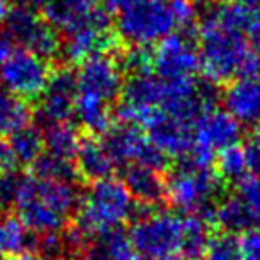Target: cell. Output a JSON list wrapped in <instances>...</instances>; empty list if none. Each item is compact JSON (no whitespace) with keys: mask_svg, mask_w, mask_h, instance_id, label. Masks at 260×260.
I'll return each instance as SVG.
<instances>
[{"mask_svg":"<svg viewBox=\"0 0 260 260\" xmlns=\"http://www.w3.org/2000/svg\"><path fill=\"white\" fill-rule=\"evenodd\" d=\"M76 83L78 96L113 106L122 96L124 89V68L120 58L113 53H101L87 58L76 69Z\"/></svg>","mask_w":260,"mask_h":260,"instance_id":"30bf717a","label":"cell"},{"mask_svg":"<svg viewBox=\"0 0 260 260\" xmlns=\"http://www.w3.org/2000/svg\"><path fill=\"white\" fill-rule=\"evenodd\" d=\"M75 168L78 179L90 182H100L110 179L115 170V163L110 157L105 144L98 137H82L78 145V151L75 156Z\"/></svg>","mask_w":260,"mask_h":260,"instance_id":"e0dca14e","label":"cell"},{"mask_svg":"<svg viewBox=\"0 0 260 260\" xmlns=\"http://www.w3.org/2000/svg\"><path fill=\"white\" fill-rule=\"evenodd\" d=\"M234 195L243 202L253 219L255 229H260V175H248L237 182Z\"/></svg>","mask_w":260,"mask_h":260,"instance_id":"f546056e","label":"cell"},{"mask_svg":"<svg viewBox=\"0 0 260 260\" xmlns=\"http://www.w3.org/2000/svg\"><path fill=\"white\" fill-rule=\"evenodd\" d=\"M202 260H241L239 243L236 236L214 234L204 251Z\"/></svg>","mask_w":260,"mask_h":260,"instance_id":"1f68e13d","label":"cell"},{"mask_svg":"<svg viewBox=\"0 0 260 260\" xmlns=\"http://www.w3.org/2000/svg\"><path fill=\"white\" fill-rule=\"evenodd\" d=\"M200 2H204L209 7H218V6H223V4H226V0H200Z\"/></svg>","mask_w":260,"mask_h":260,"instance_id":"74e56055","label":"cell"},{"mask_svg":"<svg viewBox=\"0 0 260 260\" xmlns=\"http://www.w3.org/2000/svg\"><path fill=\"white\" fill-rule=\"evenodd\" d=\"M212 219L202 214L182 216V234H181V253L184 258L195 260L202 258L209 241L212 239Z\"/></svg>","mask_w":260,"mask_h":260,"instance_id":"44dd1931","label":"cell"},{"mask_svg":"<svg viewBox=\"0 0 260 260\" xmlns=\"http://www.w3.org/2000/svg\"><path fill=\"white\" fill-rule=\"evenodd\" d=\"M9 2H11V0H9Z\"/></svg>","mask_w":260,"mask_h":260,"instance_id":"ee69618b","label":"cell"},{"mask_svg":"<svg viewBox=\"0 0 260 260\" xmlns=\"http://www.w3.org/2000/svg\"><path fill=\"white\" fill-rule=\"evenodd\" d=\"M43 135H45V152L75 161L80 140H82L78 127L75 124H53V126H48L46 129H43Z\"/></svg>","mask_w":260,"mask_h":260,"instance_id":"484cf974","label":"cell"},{"mask_svg":"<svg viewBox=\"0 0 260 260\" xmlns=\"http://www.w3.org/2000/svg\"><path fill=\"white\" fill-rule=\"evenodd\" d=\"M75 117L78 126L83 127L90 137L105 135L112 127V106L101 103V101L90 100L85 96L76 98Z\"/></svg>","mask_w":260,"mask_h":260,"instance_id":"d4e9b609","label":"cell"},{"mask_svg":"<svg viewBox=\"0 0 260 260\" xmlns=\"http://www.w3.org/2000/svg\"><path fill=\"white\" fill-rule=\"evenodd\" d=\"M221 100L225 112L241 126H260V75L232 80Z\"/></svg>","mask_w":260,"mask_h":260,"instance_id":"9a60e30c","label":"cell"},{"mask_svg":"<svg viewBox=\"0 0 260 260\" xmlns=\"http://www.w3.org/2000/svg\"><path fill=\"white\" fill-rule=\"evenodd\" d=\"M218 177L223 182H239L250 175V161H248L246 145L239 144L226 151L219 152L214 167Z\"/></svg>","mask_w":260,"mask_h":260,"instance_id":"83f0119b","label":"cell"},{"mask_svg":"<svg viewBox=\"0 0 260 260\" xmlns=\"http://www.w3.org/2000/svg\"><path fill=\"white\" fill-rule=\"evenodd\" d=\"M53 68L48 60L27 50L16 48L0 62V83L4 90L27 101H38L45 92Z\"/></svg>","mask_w":260,"mask_h":260,"instance_id":"ba28073f","label":"cell"},{"mask_svg":"<svg viewBox=\"0 0 260 260\" xmlns=\"http://www.w3.org/2000/svg\"><path fill=\"white\" fill-rule=\"evenodd\" d=\"M18 260H43V258H41V257H38V255H36V253H32V251H30V253H25V255H21V257L18 258Z\"/></svg>","mask_w":260,"mask_h":260,"instance_id":"f35d334b","label":"cell"},{"mask_svg":"<svg viewBox=\"0 0 260 260\" xmlns=\"http://www.w3.org/2000/svg\"><path fill=\"white\" fill-rule=\"evenodd\" d=\"M165 182L170 206L186 214H202L212 219L223 186L214 167H204L186 156L172 168Z\"/></svg>","mask_w":260,"mask_h":260,"instance_id":"277c9868","label":"cell"},{"mask_svg":"<svg viewBox=\"0 0 260 260\" xmlns=\"http://www.w3.org/2000/svg\"><path fill=\"white\" fill-rule=\"evenodd\" d=\"M85 260H138L129 234L122 229L108 230L92 237L85 251Z\"/></svg>","mask_w":260,"mask_h":260,"instance_id":"ffe728a7","label":"cell"},{"mask_svg":"<svg viewBox=\"0 0 260 260\" xmlns=\"http://www.w3.org/2000/svg\"><path fill=\"white\" fill-rule=\"evenodd\" d=\"M53 0H21V4H25L27 7H30V9H34V11H45L46 7L52 4Z\"/></svg>","mask_w":260,"mask_h":260,"instance_id":"d590c367","label":"cell"},{"mask_svg":"<svg viewBox=\"0 0 260 260\" xmlns=\"http://www.w3.org/2000/svg\"><path fill=\"white\" fill-rule=\"evenodd\" d=\"M103 144L110 157L117 165H145L161 172L168 167V157L152 145L145 131L138 126L126 122L112 124L103 135Z\"/></svg>","mask_w":260,"mask_h":260,"instance_id":"9c48e42d","label":"cell"},{"mask_svg":"<svg viewBox=\"0 0 260 260\" xmlns=\"http://www.w3.org/2000/svg\"><path fill=\"white\" fill-rule=\"evenodd\" d=\"M152 73L163 80L195 78L200 69L197 41L184 32H174L151 52Z\"/></svg>","mask_w":260,"mask_h":260,"instance_id":"7c38bea8","label":"cell"},{"mask_svg":"<svg viewBox=\"0 0 260 260\" xmlns=\"http://www.w3.org/2000/svg\"><path fill=\"white\" fill-rule=\"evenodd\" d=\"M76 98H78V83H76L75 69L62 66L53 68L45 92L38 100L32 110V122L41 129L60 122H69L75 117Z\"/></svg>","mask_w":260,"mask_h":260,"instance_id":"8fae6325","label":"cell"},{"mask_svg":"<svg viewBox=\"0 0 260 260\" xmlns=\"http://www.w3.org/2000/svg\"><path fill=\"white\" fill-rule=\"evenodd\" d=\"M135 214V200L124 182L110 177L90 184L87 193H83L75 225L92 239L108 230L120 229Z\"/></svg>","mask_w":260,"mask_h":260,"instance_id":"3957f363","label":"cell"},{"mask_svg":"<svg viewBox=\"0 0 260 260\" xmlns=\"http://www.w3.org/2000/svg\"><path fill=\"white\" fill-rule=\"evenodd\" d=\"M11 6H13V4H11L9 0H0V25L6 21L7 14H9V11H11Z\"/></svg>","mask_w":260,"mask_h":260,"instance_id":"8d00e7d4","label":"cell"},{"mask_svg":"<svg viewBox=\"0 0 260 260\" xmlns=\"http://www.w3.org/2000/svg\"><path fill=\"white\" fill-rule=\"evenodd\" d=\"M34 191L46 206L53 209L57 214H60L68 221L73 216H76L83 200V193L78 182L41 181V179L34 177Z\"/></svg>","mask_w":260,"mask_h":260,"instance_id":"d6986e66","label":"cell"},{"mask_svg":"<svg viewBox=\"0 0 260 260\" xmlns=\"http://www.w3.org/2000/svg\"><path fill=\"white\" fill-rule=\"evenodd\" d=\"M0 260H2V257H0Z\"/></svg>","mask_w":260,"mask_h":260,"instance_id":"7bdbcfd3","label":"cell"},{"mask_svg":"<svg viewBox=\"0 0 260 260\" xmlns=\"http://www.w3.org/2000/svg\"><path fill=\"white\" fill-rule=\"evenodd\" d=\"M28 122H32L30 105L7 90H0V137L14 133Z\"/></svg>","mask_w":260,"mask_h":260,"instance_id":"4316f807","label":"cell"},{"mask_svg":"<svg viewBox=\"0 0 260 260\" xmlns=\"http://www.w3.org/2000/svg\"><path fill=\"white\" fill-rule=\"evenodd\" d=\"M115 45L112 32V16L108 11L100 7L96 16L83 27L69 32L62 39L60 57L68 64H82L94 55L110 53Z\"/></svg>","mask_w":260,"mask_h":260,"instance_id":"4fadbf2b","label":"cell"},{"mask_svg":"<svg viewBox=\"0 0 260 260\" xmlns=\"http://www.w3.org/2000/svg\"><path fill=\"white\" fill-rule=\"evenodd\" d=\"M2 27L9 32L18 48L27 50L48 62L60 58V34L38 11L30 9L25 4L18 2L11 6V11Z\"/></svg>","mask_w":260,"mask_h":260,"instance_id":"8992f818","label":"cell"},{"mask_svg":"<svg viewBox=\"0 0 260 260\" xmlns=\"http://www.w3.org/2000/svg\"><path fill=\"white\" fill-rule=\"evenodd\" d=\"M120 181L133 200L144 207L156 209L163 200H167V182L161 172L149 168L145 165H127Z\"/></svg>","mask_w":260,"mask_h":260,"instance_id":"2e32d148","label":"cell"},{"mask_svg":"<svg viewBox=\"0 0 260 260\" xmlns=\"http://www.w3.org/2000/svg\"><path fill=\"white\" fill-rule=\"evenodd\" d=\"M14 165H16V161H14V157H13L9 144H7L6 138L0 137V174L13 170Z\"/></svg>","mask_w":260,"mask_h":260,"instance_id":"836d02e7","label":"cell"},{"mask_svg":"<svg viewBox=\"0 0 260 260\" xmlns=\"http://www.w3.org/2000/svg\"><path fill=\"white\" fill-rule=\"evenodd\" d=\"M197 34L200 69L211 83H230L241 76L260 75V50L223 23L212 7L202 16Z\"/></svg>","mask_w":260,"mask_h":260,"instance_id":"6da1fadb","label":"cell"},{"mask_svg":"<svg viewBox=\"0 0 260 260\" xmlns=\"http://www.w3.org/2000/svg\"><path fill=\"white\" fill-rule=\"evenodd\" d=\"M16 48H18L16 43L13 41V38L9 36V32L0 25V62H2L4 58L9 57V55L13 53Z\"/></svg>","mask_w":260,"mask_h":260,"instance_id":"e575fe53","label":"cell"},{"mask_svg":"<svg viewBox=\"0 0 260 260\" xmlns=\"http://www.w3.org/2000/svg\"><path fill=\"white\" fill-rule=\"evenodd\" d=\"M115 14L117 38L131 48H149L177 30V21L167 0H106Z\"/></svg>","mask_w":260,"mask_h":260,"instance_id":"7a4b0ae2","label":"cell"},{"mask_svg":"<svg viewBox=\"0 0 260 260\" xmlns=\"http://www.w3.org/2000/svg\"><path fill=\"white\" fill-rule=\"evenodd\" d=\"M129 239L138 257L156 260L181 253L182 216L161 209H147L133 218Z\"/></svg>","mask_w":260,"mask_h":260,"instance_id":"5b68a950","label":"cell"},{"mask_svg":"<svg viewBox=\"0 0 260 260\" xmlns=\"http://www.w3.org/2000/svg\"><path fill=\"white\" fill-rule=\"evenodd\" d=\"M36 236L30 234L16 214H0V257H21L30 253Z\"/></svg>","mask_w":260,"mask_h":260,"instance_id":"7402d4cb","label":"cell"},{"mask_svg":"<svg viewBox=\"0 0 260 260\" xmlns=\"http://www.w3.org/2000/svg\"><path fill=\"white\" fill-rule=\"evenodd\" d=\"M27 174L18 170H9L0 174V209L4 212H9V209L16 207L18 199L23 191Z\"/></svg>","mask_w":260,"mask_h":260,"instance_id":"4dcf8cb0","label":"cell"},{"mask_svg":"<svg viewBox=\"0 0 260 260\" xmlns=\"http://www.w3.org/2000/svg\"><path fill=\"white\" fill-rule=\"evenodd\" d=\"M241 124L221 108H209L193 122V149L189 159L212 167L216 156L241 144ZM186 157V156H184Z\"/></svg>","mask_w":260,"mask_h":260,"instance_id":"52a82bcc","label":"cell"},{"mask_svg":"<svg viewBox=\"0 0 260 260\" xmlns=\"http://www.w3.org/2000/svg\"><path fill=\"white\" fill-rule=\"evenodd\" d=\"M30 168H32V175L36 179H41V181L76 182V179H78L75 161L52 156L48 152H45Z\"/></svg>","mask_w":260,"mask_h":260,"instance_id":"f1b7e54d","label":"cell"},{"mask_svg":"<svg viewBox=\"0 0 260 260\" xmlns=\"http://www.w3.org/2000/svg\"><path fill=\"white\" fill-rule=\"evenodd\" d=\"M100 11L96 0H53L45 11L43 18L58 32L69 34L87 25Z\"/></svg>","mask_w":260,"mask_h":260,"instance_id":"ac0fdd59","label":"cell"},{"mask_svg":"<svg viewBox=\"0 0 260 260\" xmlns=\"http://www.w3.org/2000/svg\"><path fill=\"white\" fill-rule=\"evenodd\" d=\"M156 260H188V258H184L182 255H168V257H161Z\"/></svg>","mask_w":260,"mask_h":260,"instance_id":"60d3db41","label":"cell"},{"mask_svg":"<svg viewBox=\"0 0 260 260\" xmlns=\"http://www.w3.org/2000/svg\"><path fill=\"white\" fill-rule=\"evenodd\" d=\"M237 4H243V6H258L260 0H236Z\"/></svg>","mask_w":260,"mask_h":260,"instance_id":"ab89813d","label":"cell"},{"mask_svg":"<svg viewBox=\"0 0 260 260\" xmlns=\"http://www.w3.org/2000/svg\"><path fill=\"white\" fill-rule=\"evenodd\" d=\"M13 152V157L20 165H32L45 154V135L39 126L34 122H28L9 135L7 140Z\"/></svg>","mask_w":260,"mask_h":260,"instance_id":"603a6c76","label":"cell"},{"mask_svg":"<svg viewBox=\"0 0 260 260\" xmlns=\"http://www.w3.org/2000/svg\"><path fill=\"white\" fill-rule=\"evenodd\" d=\"M147 138L165 156L182 159L193 149V124L172 117L165 112H156L144 126Z\"/></svg>","mask_w":260,"mask_h":260,"instance_id":"5bb4252c","label":"cell"},{"mask_svg":"<svg viewBox=\"0 0 260 260\" xmlns=\"http://www.w3.org/2000/svg\"><path fill=\"white\" fill-rule=\"evenodd\" d=\"M212 221H216V225L223 230V234H230V236L244 234L255 229L251 216L248 214L246 207L236 195L223 197L218 200L214 212H212Z\"/></svg>","mask_w":260,"mask_h":260,"instance_id":"cb8c5ba5","label":"cell"},{"mask_svg":"<svg viewBox=\"0 0 260 260\" xmlns=\"http://www.w3.org/2000/svg\"><path fill=\"white\" fill-rule=\"evenodd\" d=\"M167 2H170V4H174V2H181V0H167Z\"/></svg>","mask_w":260,"mask_h":260,"instance_id":"b9f144b4","label":"cell"},{"mask_svg":"<svg viewBox=\"0 0 260 260\" xmlns=\"http://www.w3.org/2000/svg\"><path fill=\"white\" fill-rule=\"evenodd\" d=\"M237 243L241 260H260V229H251L241 234Z\"/></svg>","mask_w":260,"mask_h":260,"instance_id":"d6a6232c","label":"cell"}]
</instances>
